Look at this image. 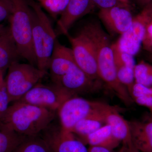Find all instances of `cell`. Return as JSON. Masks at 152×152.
<instances>
[{
  "label": "cell",
  "mask_w": 152,
  "mask_h": 152,
  "mask_svg": "<svg viewBox=\"0 0 152 152\" xmlns=\"http://www.w3.org/2000/svg\"><path fill=\"white\" fill-rule=\"evenodd\" d=\"M55 111L20 101L9 106L1 119L3 127L26 137L38 135L54 119Z\"/></svg>",
  "instance_id": "obj_1"
},
{
  "label": "cell",
  "mask_w": 152,
  "mask_h": 152,
  "mask_svg": "<svg viewBox=\"0 0 152 152\" xmlns=\"http://www.w3.org/2000/svg\"><path fill=\"white\" fill-rule=\"evenodd\" d=\"M92 32L96 45L99 77L124 103L128 106L132 105L134 101L126 88L118 79L112 45L108 37L98 23L93 27Z\"/></svg>",
  "instance_id": "obj_2"
},
{
  "label": "cell",
  "mask_w": 152,
  "mask_h": 152,
  "mask_svg": "<svg viewBox=\"0 0 152 152\" xmlns=\"http://www.w3.org/2000/svg\"><path fill=\"white\" fill-rule=\"evenodd\" d=\"M11 1L13 8L8 21L11 36L21 57L37 66L32 39L33 9L28 0Z\"/></svg>",
  "instance_id": "obj_3"
},
{
  "label": "cell",
  "mask_w": 152,
  "mask_h": 152,
  "mask_svg": "<svg viewBox=\"0 0 152 152\" xmlns=\"http://www.w3.org/2000/svg\"><path fill=\"white\" fill-rule=\"evenodd\" d=\"M34 11L32 22L33 46L37 66L48 72L49 63L56 41V34L51 22L39 3L28 0Z\"/></svg>",
  "instance_id": "obj_4"
},
{
  "label": "cell",
  "mask_w": 152,
  "mask_h": 152,
  "mask_svg": "<svg viewBox=\"0 0 152 152\" xmlns=\"http://www.w3.org/2000/svg\"><path fill=\"white\" fill-rule=\"evenodd\" d=\"M48 74L37 67L30 64L17 62L8 69L4 78L5 86L10 102L21 99L38 84Z\"/></svg>",
  "instance_id": "obj_5"
},
{
  "label": "cell",
  "mask_w": 152,
  "mask_h": 152,
  "mask_svg": "<svg viewBox=\"0 0 152 152\" xmlns=\"http://www.w3.org/2000/svg\"><path fill=\"white\" fill-rule=\"evenodd\" d=\"M65 35L70 42L78 67L92 80H100L98 75L96 45L88 29L84 25L76 35L71 36L69 32Z\"/></svg>",
  "instance_id": "obj_6"
},
{
  "label": "cell",
  "mask_w": 152,
  "mask_h": 152,
  "mask_svg": "<svg viewBox=\"0 0 152 152\" xmlns=\"http://www.w3.org/2000/svg\"><path fill=\"white\" fill-rule=\"evenodd\" d=\"M152 13V3L133 18L132 24L121 35L115 45L121 51L134 56L138 53L145 35L146 27Z\"/></svg>",
  "instance_id": "obj_7"
},
{
  "label": "cell",
  "mask_w": 152,
  "mask_h": 152,
  "mask_svg": "<svg viewBox=\"0 0 152 152\" xmlns=\"http://www.w3.org/2000/svg\"><path fill=\"white\" fill-rule=\"evenodd\" d=\"M72 97L73 96L55 84L45 85L40 83L18 101L56 112Z\"/></svg>",
  "instance_id": "obj_8"
},
{
  "label": "cell",
  "mask_w": 152,
  "mask_h": 152,
  "mask_svg": "<svg viewBox=\"0 0 152 152\" xmlns=\"http://www.w3.org/2000/svg\"><path fill=\"white\" fill-rule=\"evenodd\" d=\"M103 104L104 103L92 102L77 96L69 98L58 110L61 128L72 132L79 121L99 109Z\"/></svg>",
  "instance_id": "obj_9"
},
{
  "label": "cell",
  "mask_w": 152,
  "mask_h": 152,
  "mask_svg": "<svg viewBox=\"0 0 152 152\" xmlns=\"http://www.w3.org/2000/svg\"><path fill=\"white\" fill-rule=\"evenodd\" d=\"M77 67L72 49L60 43L57 39L48 70L53 83Z\"/></svg>",
  "instance_id": "obj_10"
},
{
  "label": "cell",
  "mask_w": 152,
  "mask_h": 152,
  "mask_svg": "<svg viewBox=\"0 0 152 152\" xmlns=\"http://www.w3.org/2000/svg\"><path fill=\"white\" fill-rule=\"evenodd\" d=\"M98 16L110 31L121 35L131 27L134 18L129 7L126 6L100 9Z\"/></svg>",
  "instance_id": "obj_11"
},
{
  "label": "cell",
  "mask_w": 152,
  "mask_h": 152,
  "mask_svg": "<svg viewBox=\"0 0 152 152\" xmlns=\"http://www.w3.org/2000/svg\"><path fill=\"white\" fill-rule=\"evenodd\" d=\"M95 7L91 0H69L57 21L59 31L65 35L77 21L92 12Z\"/></svg>",
  "instance_id": "obj_12"
},
{
  "label": "cell",
  "mask_w": 152,
  "mask_h": 152,
  "mask_svg": "<svg viewBox=\"0 0 152 152\" xmlns=\"http://www.w3.org/2000/svg\"><path fill=\"white\" fill-rule=\"evenodd\" d=\"M96 81L91 79L77 67L63 76L54 84L75 96L79 94L92 91L96 85H99L96 83Z\"/></svg>",
  "instance_id": "obj_13"
},
{
  "label": "cell",
  "mask_w": 152,
  "mask_h": 152,
  "mask_svg": "<svg viewBox=\"0 0 152 152\" xmlns=\"http://www.w3.org/2000/svg\"><path fill=\"white\" fill-rule=\"evenodd\" d=\"M104 117L106 124L110 126L114 137L124 145H133L129 122L120 115L118 110L108 104L105 110Z\"/></svg>",
  "instance_id": "obj_14"
},
{
  "label": "cell",
  "mask_w": 152,
  "mask_h": 152,
  "mask_svg": "<svg viewBox=\"0 0 152 152\" xmlns=\"http://www.w3.org/2000/svg\"><path fill=\"white\" fill-rule=\"evenodd\" d=\"M129 123L133 146L141 152H152V118Z\"/></svg>",
  "instance_id": "obj_15"
},
{
  "label": "cell",
  "mask_w": 152,
  "mask_h": 152,
  "mask_svg": "<svg viewBox=\"0 0 152 152\" xmlns=\"http://www.w3.org/2000/svg\"><path fill=\"white\" fill-rule=\"evenodd\" d=\"M107 105V104L104 103L99 109L96 110L75 125L72 132L75 136L78 137L77 138L88 135L106 124L104 111Z\"/></svg>",
  "instance_id": "obj_16"
},
{
  "label": "cell",
  "mask_w": 152,
  "mask_h": 152,
  "mask_svg": "<svg viewBox=\"0 0 152 152\" xmlns=\"http://www.w3.org/2000/svg\"><path fill=\"white\" fill-rule=\"evenodd\" d=\"M21 58L10 32L9 27L0 36V71L4 73Z\"/></svg>",
  "instance_id": "obj_17"
},
{
  "label": "cell",
  "mask_w": 152,
  "mask_h": 152,
  "mask_svg": "<svg viewBox=\"0 0 152 152\" xmlns=\"http://www.w3.org/2000/svg\"><path fill=\"white\" fill-rule=\"evenodd\" d=\"M77 138L89 146L102 147L111 150L121 143L113 135L110 126L107 124L88 135Z\"/></svg>",
  "instance_id": "obj_18"
},
{
  "label": "cell",
  "mask_w": 152,
  "mask_h": 152,
  "mask_svg": "<svg viewBox=\"0 0 152 152\" xmlns=\"http://www.w3.org/2000/svg\"><path fill=\"white\" fill-rule=\"evenodd\" d=\"M53 152H72L77 141L75 135L61 128L44 137Z\"/></svg>",
  "instance_id": "obj_19"
},
{
  "label": "cell",
  "mask_w": 152,
  "mask_h": 152,
  "mask_svg": "<svg viewBox=\"0 0 152 152\" xmlns=\"http://www.w3.org/2000/svg\"><path fill=\"white\" fill-rule=\"evenodd\" d=\"M12 152H53L48 142L38 135L26 137Z\"/></svg>",
  "instance_id": "obj_20"
},
{
  "label": "cell",
  "mask_w": 152,
  "mask_h": 152,
  "mask_svg": "<svg viewBox=\"0 0 152 152\" xmlns=\"http://www.w3.org/2000/svg\"><path fill=\"white\" fill-rule=\"evenodd\" d=\"M7 128L0 127V152H12L26 137Z\"/></svg>",
  "instance_id": "obj_21"
},
{
  "label": "cell",
  "mask_w": 152,
  "mask_h": 152,
  "mask_svg": "<svg viewBox=\"0 0 152 152\" xmlns=\"http://www.w3.org/2000/svg\"><path fill=\"white\" fill-rule=\"evenodd\" d=\"M134 74L135 83L152 88V65L142 61L136 64Z\"/></svg>",
  "instance_id": "obj_22"
},
{
  "label": "cell",
  "mask_w": 152,
  "mask_h": 152,
  "mask_svg": "<svg viewBox=\"0 0 152 152\" xmlns=\"http://www.w3.org/2000/svg\"><path fill=\"white\" fill-rule=\"evenodd\" d=\"M69 0H42L40 4L53 19H56L65 10Z\"/></svg>",
  "instance_id": "obj_23"
},
{
  "label": "cell",
  "mask_w": 152,
  "mask_h": 152,
  "mask_svg": "<svg viewBox=\"0 0 152 152\" xmlns=\"http://www.w3.org/2000/svg\"><path fill=\"white\" fill-rule=\"evenodd\" d=\"M119 80L128 90L129 94L135 83L134 68L127 66H115Z\"/></svg>",
  "instance_id": "obj_24"
},
{
  "label": "cell",
  "mask_w": 152,
  "mask_h": 152,
  "mask_svg": "<svg viewBox=\"0 0 152 152\" xmlns=\"http://www.w3.org/2000/svg\"><path fill=\"white\" fill-rule=\"evenodd\" d=\"M112 48L115 66H127L134 69L136 64L134 56L121 51L114 44L112 45Z\"/></svg>",
  "instance_id": "obj_25"
},
{
  "label": "cell",
  "mask_w": 152,
  "mask_h": 152,
  "mask_svg": "<svg viewBox=\"0 0 152 152\" xmlns=\"http://www.w3.org/2000/svg\"><path fill=\"white\" fill-rule=\"evenodd\" d=\"M10 103L5 86L4 78L0 83V121L4 115Z\"/></svg>",
  "instance_id": "obj_26"
},
{
  "label": "cell",
  "mask_w": 152,
  "mask_h": 152,
  "mask_svg": "<svg viewBox=\"0 0 152 152\" xmlns=\"http://www.w3.org/2000/svg\"><path fill=\"white\" fill-rule=\"evenodd\" d=\"M129 94L132 99L142 96L152 95V88L135 83Z\"/></svg>",
  "instance_id": "obj_27"
},
{
  "label": "cell",
  "mask_w": 152,
  "mask_h": 152,
  "mask_svg": "<svg viewBox=\"0 0 152 152\" xmlns=\"http://www.w3.org/2000/svg\"><path fill=\"white\" fill-rule=\"evenodd\" d=\"M12 8L11 0H0V24L4 21L8 20Z\"/></svg>",
  "instance_id": "obj_28"
},
{
  "label": "cell",
  "mask_w": 152,
  "mask_h": 152,
  "mask_svg": "<svg viewBox=\"0 0 152 152\" xmlns=\"http://www.w3.org/2000/svg\"><path fill=\"white\" fill-rule=\"evenodd\" d=\"M95 6L100 9L109 8L115 6L129 7V4L123 2L120 0H91Z\"/></svg>",
  "instance_id": "obj_29"
},
{
  "label": "cell",
  "mask_w": 152,
  "mask_h": 152,
  "mask_svg": "<svg viewBox=\"0 0 152 152\" xmlns=\"http://www.w3.org/2000/svg\"><path fill=\"white\" fill-rule=\"evenodd\" d=\"M134 102L140 105L144 106L150 109L152 108V95L142 96L133 99Z\"/></svg>",
  "instance_id": "obj_30"
},
{
  "label": "cell",
  "mask_w": 152,
  "mask_h": 152,
  "mask_svg": "<svg viewBox=\"0 0 152 152\" xmlns=\"http://www.w3.org/2000/svg\"><path fill=\"white\" fill-rule=\"evenodd\" d=\"M152 40V13L151 15L150 21L147 26L145 35L143 42V45L148 43Z\"/></svg>",
  "instance_id": "obj_31"
},
{
  "label": "cell",
  "mask_w": 152,
  "mask_h": 152,
  "mask_svg": "<svg viewBox=\"0 0 152 152\" xmlns=\"http://www.w3.org/2000/svg\"><path fill=\"white\" fill-rule=\"evenodd\" d=\"M72 152H88V148L86 145L77 138L75 148Z\"/></svg>",
  "instance_id": "obj_32"
},
{
  "label": "cell",
  "mask_w": 152,
  "mask_h": 152,
  "mask_svg": "<svg viewBox=\"0 0 152 152\" xmlns=\"http://www.w3.org/2000/svg\"><path fill=\"white\" fill-rule=\"evenodd\" d=\"M88 152H114L113 150L109 149L104 147L100 146H89Z\"/></svg>",
  "instance_id": "obj_33"
},
{
  "label": "cell",
  "mask_w": 152,
  "mask_h": 152,
  "mask_svg": "<svg viewBox=\"0 0 152 152\" xmlns=\"http://www.w3.org/2000/svg\"><path fill=\"white\" fill-rule=\"evenodd\" d=\"M118 152H141L136 149L133 145L130 146L124 145H123L122 147L121 148Z\"/></svg>",
  "instance_id": "obj_34"
},
{
  "label": "cell",
  "mask_w": 152,
  "mask_h": 152,
  "mask_svg": "<svg viewBox=\"0 0 152 152\" xmlns=\"http://www.w3.org/2000/svg\"><path fill=\"white\" fill-rule=\"evenodd\" d=\"M137 1L140 5L146 7L151 2L152 0H137Z\"/></svg>",
  "instance_id": "obj_35"
},
{
  "label": "cell",
  "mask_w": 152,
  "mask_h": 152,
  "mask_svg": "<svg viewBox=\"0 0 152 152\" xmlns=\"http://www.w3.org/2000/svg\"><path fill=\"white\" fill-rule=\"evenodd\" d=\"M143 46L145 50L152 53V40L148 43L143 45Z\"/></svg>",
  "instance_id": "obj_36"
},
{
  "label": "cell",
  "mask_w": 152,
  "mask_h": 152,
  "mask_svg": "<svg viewBox=\"0 0 152 152\" xmlns=\"http://www.w3.org/2000/svg\"><path fill=\"white\" fill-rule=\"evenodd\" d=\"M4 72H3L2 71H0V83H1L2 81L4 78Z\"/></svg>",
  "instance_id": "obj_37"
},
{
  "label": "cell",
  "mask_w": 152,
  "mask_h": 152,
  "mask_svg": "<svg viewBox=\"0 0 152 152\" xmlns=\"http://www.w3.org/2000/svg\"><path fill=\"white\" fill-rule=\"evenodd\" d=\"M8 27H7L5 28L4 29L1 30V31H0V36L2 35L3 34H4L6 31H7V29Z\"/></svg>",
  "instance_id": "obj_38"
},
{
  "label": "cell",
  "mask_w": 152,
  "mask_h": 152,
  "mask_svg": "<svg viewBox=\"0 0 152 152\" xmlns=\"http://www.w3.org/2000/svg\"><path fill=\"white\" fill-rule=\"evenodd\" d=\"M6 28V27L4 26L1 24H0V31Z\"/></svg>",
  "instance_id": "obj_39"
},
{
  "label": "cell",
  "mask_w": 152,
  "mask_h": 152,
  "mask_svg": "<svg viewBox=\"0 0 152 152\" xmlns=\"http://www.w3.org/2000/svg\"><path fill=\"white\" fill-rule=\"evenodd\" d=\"M120 1H121L123 2L126 3V4H129V0H120Z\"/></svg>",
  "instance_id": "obj_40"
},
{
  "label": "cell",
  "mask_w": 152,
  "mask_h": 152,
  "mask_svg": "<svg viewBox=\"0 0 152 152\" xmlns=\"http://www.w3.org/2000/svg\"><path fill=\"white\" fill-rule=\"evenodd\" d=\"M150 61L152 63V56L150 58Z\"/></svg>",
  "instance_id": "obj_41"
},
{
  "label": "cell",
  "mask_w": 152,
  "mask_h": 152,
  "mask_svg": "<svg viewBox=\"0 0 152 152\" xmlns=\"http://www.w3.org/2000/svg\"><path fill=\"white\" fill-rule=\"evenodd\" d=\"M36 1H37L38 2H39L40 1H41L42 0H35Z\"/></svg>",
  "instance_id": "obj_42"
}]
</instances>
